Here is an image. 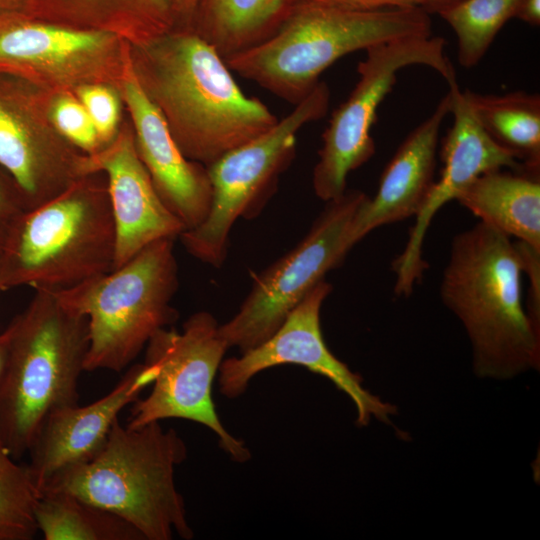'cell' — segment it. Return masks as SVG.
Listing matches in <instances>:
<instances>
[{"mask_svg":"<svg viewBox=\"0 0 540 540\" xmlns=\"http://www.w3.org/2000/svg\"><path fill=\"white\" fill-rule=\"evenodd\" d=\"M524 274L519 243L495 228L478 222L453 237L440 297L467 333L478 377L539 368L540 327L523 304Z\"/></svg>","mask_w":540,"mask_h":540,"instance_id":"1","label":"cell"},{"mask_svg":"<svg viewBox=\"0 0 540 540\" xmlns=\"http://www.w3.org/2000/svg\"><path fill=\"white\" fill-rule=\"evenodd\" d=\"M230 71L190 29L146 43L138 78L182 154L206 167L279 120L260 99L246 96Z\"/></svg>","mask_w":540,"mask_h":540,"instance_id":"2","label":"cell"},{"mask_svg":"<svg viewBox=\"0 0 540 540\" xmlns=\"http://www.w3.org/2000/svg\"><path fill=\"white\" fill-rule=\"evenodd\" d=\"M187 447L174 429L159 422L139 428L117 419L102 450L90 461L53 475L40 489L66 493L107 510L136 528L144 540L193 538L175 468Z\"/></svg>","mask_w":540,"mask_h":540,"instance_id":"3","label":"cell"},{"mask_svg":"<svg viewBox=\"0 0 540 540\" xmlns=\"http://www.w3.org/2000/svg\"><path fill=\"white\" fill-rule=\"evenodd\" d=\"M7 327L0 379V439L15 460L28 453L52 411L78 404V380L89 348L88 319L55 293L35 290Z\"/></svg>","mask_w":540,"mask_h":540,"instance_id":"4","label":"cell"},{"mask_svg":"<svg viewBox=\"0 0 540 540\" xmlns=\"http://www.w3.org/2000/svg\"><path fill=\"white\" fill-rule=\"evenodd\" d=\"M430 35V15L420 7L366 11L298 0L270 38L225 62L295 106L341 57L383 42Z\"/></svg>","mask_w":540,"mask_h":540,"instance_id":"5","label":"cell"},{"mask_svg":"<svg viewBox=\"0 0 540 540\" xmlns=\"http://www.w3.org/2000/svg\"><path fill=\"white\" fill-rule=\"evenodd\" d=\"M90 175L18 218L0 250L3 290L62 291L113 270L116 232L107 180Z\"/></svg>","mask_w":540,"mask_h":540,"instance_id":"6","label":"cell"},{"mask_svg":"<svg viewBox=\"0 0 540 540\" xmlns=\"http://www.w3.org/2000/svg\"><path fill=\"white\" fill-rule=\"evenodd\" d=\"M174 240H157L122 266L54 292L88 319L85 371H122L158 330L177 320L171 305L179 285Z\"/></svg>","mask_w":540,"mask_h":540,"instance_id":"7","label":"cell"},{"mask_svg":"<svg viewBox=\"0 0 540 540\" xmlns=\"http://www.w3.org/2000/svg\"><path fill=\"white\" fill-rule=\"evenodd\" d=\"M329 104V87L319 81L305 99L269 130L207 167L212 187L209 212L200 225L179 236L192 256L214 267L223 264L234 223L240 217H253L262 209L295 157L298 132L324 117Z\"/></svg>","mask_w":540,"mask_h":540,"instance_id":"8","label":"cell"},{"mask_svg":"<svg viewBox=\"0 0 540 540\" xmlns=\"http://www.w3.org/2000/svg\"><path fill=\"white\" fill-rule=\"evenodd\" d=\"M215 317L206 311L192 314L181 332L158 330L148 341L144 363L155 370L151 392L137 399L127 426L139 428L164 419L190 420L216 434L220 448L235 462L251 453L244 441L229 433L216 412L212 385L229 348Z\"/></svg>","mask_w":540,"mask_h":540,"instance_id":"9","label":"cell"},{"mask_svg":"<svg viewBox=\"0 0 540 540\" xmlns=\"http://www.w3.org/2000/svg\"><path fill=\"white\" fill-rule=\"evenodd\" d=\"M445 40L439 36L410 37L383 42L367 48L358 63V81L348 98L332 113L322 134V146L313 169L315 195L328 202L347 190V176L375 154L371 129L377 110L397 81V73L411 65H424L439 73L448 84L456 73L444 53Z\"/></svg>","mask_w":540,"mask_h":540,"instance_id":"10","label":"cell"},{"mask_svg":"<svg viewBox=\"0 0 540 540\" xmlns=\"http://www.w3.org/2000/svg\"><path fill=\"white\" fill-rule=\"evenodd\" d=\"M367 195L346 190L326 206L305 237L255 277L237 313L219 326L229 348L247 351L268 339L289 313L352 249L350 230Z\"/></svg>","mask_w":540,"mask_h":540,"instance_id":"11","label":"cell"},{"mask_svg":"<svg viewBox=\"0 0 540 540\" xmlns=\"http://www.w3.org/2000/svg\"><path fill=\"white\" fill-rule=\"evenodd\" d=\"M332 289L325 279L320 281L268 339L239 357L223 360L218 371L220 393L236 398L259 372L294 364L329 379L344 392L355 405L357 425L366 426L372 418L390 423L396 407L365 389L362 378L334 356L324 341L320 311Z\"/></svg>","mask_w":540,"mask_h":540,"instance_id":"12","label":"cell"},{"mask_svg":"<svg viewBox=\"0 0 540 540\" xmlns=\"http://www.w3.org/2000/svg\"><path fill=\"white\" fill-rule=\"evenodd\" d=\"M452 96L450 114L453 123L443 138V168L438 181L415 216L407 243L392 262L395 274L394 293L408 297L421 281L428 267L423 259V244L436 213L481 174L500 168L521 169L524 166L514 154L493 141L479 125L457 81L448 85Z\"/></svg>","mask_w":540,"mask_h":540,"instance_id":"13","label":"cell"},{"mask_svg":"<svg viewBox=\"0 0 540 540\" xmlns=\"http://www.w3.org/2000/svg\"><path fill=\"white\" fill-rule=\"evenodd\" d=\"M69 144L37 126L27 93L0 74V167L18 187L27 210L90 173L89 156L78 155Z\"/></svg>","mask_w":540,"mask_h":540,"instance_id":"14","label":"cell"},{"mask_svg":"<svg viewBox=\"0 0 540 540\" xmlns=\"http://www.w3.org/2000/svg\"><path fill=\"white\" fill-rule=\"evenodd\" d=\"M150 365L130 367L117 385L97 401L58 408L47 415L28 451L29 476L38 492L56 473L93 459L104 447L120 412L153 383Z\"/></svg>","mask_w":540,"mask_h":540,"instance_id":"15","label":"cell"},{"mask_svg":"<svg viewBox=\"0 0 540 540\" xmlns=\"http://www.w3.org/2000/svg\"><path fill=\"white\" fill-rule=\"evenodd\" d=\"M124 95L134 123L137 153L158 195L185 230L195 228L211 205L207 167L182 154L161 111L133 71L124 82Z\"/></svg>","mask_w":540,"mask_h":540,"instance_id":"16","label":"cell"},{"mask_svg":"<svg viewBox=\"0 0 540 540\" xmlns=\"http://www.w3.org/2000/svg\"><path fill=\"white\" fill-rule=\"evenodd\" d=\"M89 167L91 172L105 174L107 180L116 232L113 269L147 245L160 239H175L185 231L158 195L131 135H123L90 155Z\"/></svg>","mask_w":540,"mask_h":540,"instance_id":"17","label":"cell"},{"mask_svg":"<svg viewBox=\"0 0 540 540\" xmlns=\"http://www.w3.org/2000/svg\"><path fill=\"white\" fill-rule=\"evenodd\" d=\"M451 104L448 90L400 144L381 174L375 196H367L354 216L349 238L352 247L372 230L420 212L435 182L439 132Z\"/></svg>","mask_w":540,"mask_h":540,"instance_id":"18","label":"cell"},{"mask_svg":"<svg viewBox=\"0 0 540 540\" xmlns=\"http://www.w3.org/2000/svg\"><path fill=\"white\" fill-rule=\"evenodd\" d=\"M112 40L105 29L43 22L25 14L0 15V74L30 76L87 63Z\"/></svg>","mask_w":540,"mask_h":540,"instance_id":"19","label":"cell"},{"mask_svg":"<svg viewBox=\"0 0 540 540\" xmlns=\"http://www.w3.org/2000/svg\"><path fill=\"white\" fill-rule=\"evenodd\" d=\"M456 200L480 222L540 251V169L487 171Z\"/></svg>","mask_w":540,"mask_h":540,"instance_id":"20","label":"cell"},{"mask_svg":"<svg viewBox=\"0 0 540 540\" xmlns=\"http://www.w3.org/2000/svg\"><path fill=\"white\" fill-rule=\"evenodd\" d=\"M298 0H200L190 30L226 60L270 38Z\"/></svg>","mask_w":540,"mask_h":540,"instance_id":"21","label":"cell"},{"mask_svg":"<svg viewBox=\"0 0 540 540\" xmlns=\"http://www.w3.org/2000/svg\"><path fill=\"white\" fill-rule=\"evenodd\" d=\"M28 15L71 26L126 28L144 43L175 24L169 0H32Z\"/></svg>","mask_w":540,"mask_h":540,"instance_id":"22","label":"cell"},{"mask_svg":"<svg viewBox=\"0 0 540 540\" xmlns=\"http://www.w3.org/2000/svg\"><path fill=\"white\" fill-rule=\"evenodd\" d=\"M474 117L498 145L526 167L540 169V95L514 91L503 95L463 91Z\"/></svg>","mask_w":540,"mask_h":540,"instance_id":"23","label":"cell"},{"mask_svg":"<svg viewBox=\"0 0 540 540\" xmlns=\"http://www.w3.org/2000/svg\"><path fill=\"white\" fill-rule=\"evenodd\" d=\"M34 515L45 540H144L121 517L66 493H43Z\"/></svg>","mask_w":540,"mask_h":540,"instance_id":"24","label":"cell"},{"mask_svg":"<svg viewBox=\"0 0 540 540\" xmlns=\"http://www.w3.org/2000/svg\"><path fill=\"white\" fill-rule=\"evenodd\" d=\"M521 0H464L438 15L457 38V56L464 68L476 66L495 37L511 18Z\"/></svg>","mask_w":540,"mask_h":540,"instance_id":"25","label":"cell"},{"mask_svg":"<svg viewBox=\"0 0 540 540\" xmlns=\"http://www.w3.org/2000/svg\"><path fill=\"white\" fill-rule=\"evenodd\" d=\"M0 439V540H31L38 492L27 467L16 463Z\"/></svg>","mask_w":540,"mask_h":540,"instance_id":"26","label":"cell"},{"mask_svg":"<svg viewBox=\"0 0 540 540\" xmlns=\"http://www.w3.org/2000/svg\"><path fill=\"white\" fill-rule=\"evenodd\" d=\"M53 123L69 143L94 155L100 151V138L95 125L80 101L62 96L58 98L51 112Z\"/></svg>","mask_w":540,"mask_h":540,"instance_id":"27","label":"cell"},{"mask_svg":"<svg viewBox=\"0 0 540 540\" xmlns=\"http://www.w3.org/2000/svg\"><path fill=\"white\" fill-rule=\"evenodd\" d=\"M78 95L95 125L100 141L110 140L119 119V103L114 92L101 85H88L80 88Z\"/></svg>","mask_w":540,"mask_h":540,"instance_id":"28","label":"cell"},{"mask_svg":"<svg viewBox=\"0 0 540 540\" xmlns=\"http://www.w3.org/2000/svg\"><path fill=\"white\" fill-rule=\"evenodd\" d=\"M26 210L18 187L0 167V250L14 224Z\"/></svg>","mask_w":540,"mask_h":540,"instance_id":"29","label":"cell"},{"mask_svg":"<svg viewBox=\"0 0 540 540\" xmlns=\"http://www.w3.org/2000/svg\"><path fill=\"white\" fill-rule=\"evenodd\" d=\"M308 3L350 10L411 9L422 5V0H303Z\"/></svg>","mask_w":540,"mask_h":540,"instance_id":"30","label":"cell"},{"mask_svg":"<svg viewBox=\"0 0 540 540\" xmlns=\"http://www.w3.org/2000/svg\"><path fill=\"white\" fill-rule=\"evenodd\" d=\"M515 18L531 25H540V0H521Z\"/></svg>","mask_w":540,"mask_h":540,"instance_id":"31","label":"cell"},{"mask_svg":"<svg viewBox=\"0 0 540 540\" xmlns=\"http://www.w3.org/2000/svg\"><path fill=\"white\" fill-rule=\"evenodd\" d=\"M199 2L200 0H169L174 21L177 18H186L188 22L187 29H189Z\"/></svg>","mask_w":540,"mask_h":540,"instance_id":"32","label":"cell"},{"mask_svg":"<svg viewBox=\"0 0 540 540\" xmlns=\"http://www.w3.org/2000/svg\"><path fill=\"white\" fill-rule=\"evenodd\" d=\"M32 0H0V15H28Z\"/></svg>","mask_w":540,"mask_h":540,"instance_id":"33","label":"cell"},{"mask_svg":"<svg viewBox=\"0 0 540 540\" xmlns=\"http://www.w3.org/2000/svg\"><path fill=\"white\" fill-rule=\"evenodd\" d=\"M462 1L464 0H422L421 8L429 15L439 14Z\"/></svg>","mask_w":540,"mask_h":540,"instance_id":"34","label":"cell"},{"mask_svg":"<svg viewBox=\"0 0 540 540\" xmlns=\"http://www.w3.org/2000/svg\"><path fill=\"white\" fill-rule=\"evenodd\" d=\"M9 334L7 329L0 334V379L5 366Z\"/></svg>","mask_w":540,"mask_h":540,"instance_id":"35","label":"cell"},{"mask_svg":"<svg viewBox=\"0 0 540 540\" xmlns=\"http://www.w3.org/2000/svg\"><path fill=\"white\" fill-rule=\"evenodd\" d=\"M3 291V286H2V280H1V251H0V292Z\"/></svg>","mask_w":540,"mask_h":540,"instance_id":"36","label":"cell"}]
</instances>
